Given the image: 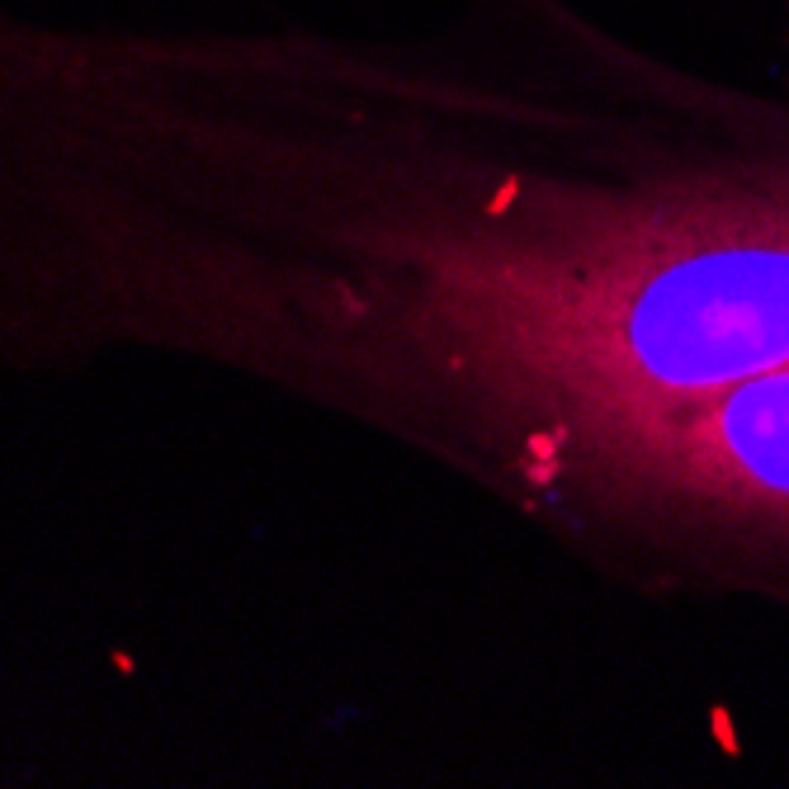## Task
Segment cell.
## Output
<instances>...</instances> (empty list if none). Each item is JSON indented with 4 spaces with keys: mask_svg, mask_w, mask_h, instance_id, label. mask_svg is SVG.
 Returning <instances> with one entry per match:
<instances>
[{
    "mask_svg": "<svg viewBox=\"0 0 789 789\" xmlns=\"http://www.w3.org/2000/svg\"><path fill=\"white\" fill-rule=\"evenodd\" d=\"M785 5V53H789V0H780Z\"/></svg>",
    "mask_w": 789,
    "mask_h": 789,
    "instance_id": "obj_2",
    "label": "cell"
},
{
    "mask_svg": "<svg viewBox=\"0 0 789 789\" xmlns=\"http://www.w3.org/2000/svg\"><path fill=\"white\" fill-rule=\"evenodd\" d=\"M530 525L643 601L789 624V365L614 440Z\"/></svg>",
    "mask_w": 789,
    "mask_h": 789,
    "instance_id": "obj_1",
    "label": "cell"
}]
</instances>
